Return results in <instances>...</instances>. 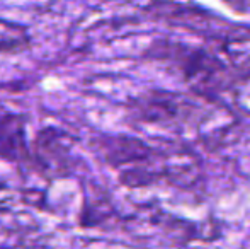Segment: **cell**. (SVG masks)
<instances>
[{
  "label": "cell",
  "mask_w": 250,
  "mask_h": 249,
  "mask_svg": "<svg viewBox=\"0 0 250 249\" xmlns=\"http://www.w3.org/2000/svg\"><path fill=\"white\" fill-rule=\"evenodd\" d=\"M27 121L24 113H0V160L27 167L31 160V143L27 142Z\"/></svg>",
  "instance_id": "6"
},
{
  "label": "cell",
  "mask_w": 250,
  "mask_h": 249,
  "mask_svg": "<svg viewBox=\"0 0 250 249\" xmlns=\"http://www.w3.org/2000/svg\"><path fill=\"white\" fill-rule=\"evenodd\" d=\"M38 230L34 217L12 208H0V249H22Z\"/></svg>",
  "instance_id": "7"
},
{
  "label": "cell",
  "mask_w": 250,
  "mask_h": 249,
  "mask_svg": "<svg viewBox=\"0 0 250 249\" xmlns=\"http://www.w3.org/2000/svg\"><path fill=\"white\" fill-rule=\"evenodd\" d=\"M22 249H50V248H46V246H26Z\"/></svg>",
  "instance_id": "12"
},
{
  "label": "cell",
  "mask_w": 250,
  "mask_h": 249,
  "mask_svg": "<svg viewBox=\"0 0 250 249\" xmlns=\"http://www.w3.org/2000/svg\"><path fill=\"white\" fill-rule=\"evenodd\" d=\"M22 189L14 188L7 178H0V208H12V203L16 200H21Z\"/></svg>",
  "instance_id": "10"
},
{
  "label": "cell",
  "mask_w": 250,
  "mask_h": 249,
  "mask_svg": "<svg viewBox=\"0 0 250 249\" xmlns=\"http://www.w3.org/2000/svg\"><path fill=\"white\" fill-rule=\"evenodd\" d=\"M9 87H10V86H7V84H2V82H0V91H2V89H9Z\"/></svg>",
  "instance_id": "13"
},
{
  "label": "cell",
  "mask_w": 250,
  "mask_h": 249,
  "mask_svg": "<svg viewBox=\"0 0 250 249\" xmlns=\"http://www.w3.org/2000/svg\"><path fill=\"white\" fill-rule=\"evenodd\" d=\"M221 2H225L237 14H247L250 10V0H221Z\"/></svg>",
  "instance_id": "11"
},
{
  "label": "cell",
  "mask_w": 250,
  "mask_h": 249,
  "mask_svg": "<svg viewBox=\"0 0 250 249\" xmlns=\"http://www.w3.org/2000/svg\"><path fill=\"white\" fill-rule=\"evenodd\" d=\"M142 58L164 63L192 92L209 101H220L223 94L233 92L238 75L237 67H230L206 48L170 38L153 40Z\"/></svg>",
  "instance_id": "1"
},
{
  "label": "cell",
  "mask_w": 250,
  "mask_h": 249,
  "mask_svg": "<svg viewBox=\"0 0 250 249\" xmlns=\"http://www.w3.org/2000/svg\"><path fill=\"white\" fill-rule=\"evenodd\" d=\"M89 145L94 156L112 169H118V167L128 169V167L148 164L158 156L150 143L129 135L101 133L90 138Z\"/></svg>",
  "instance_id": "5"
},
{
  "label": "cell",
  "mask_w": 250,
  "mask_h": 249,
  "mask_svg": "<svg viewBox=\"0 0 250 249\" xmlns=\"http://www.w3.org/2000/svg\"><path fill=\"white\" fill-rule=\"evenodd\" d=\"M116 215L114 205L109 202V198L101 191V188L94 186L92 191L83 193L82 206H80L77 224L82 229H102L111 222V219Z\"/></svg>",
  "instance_id": "8"
},
{
  "label": "cell",
  "mask_w": 250,
  "mask_h": 249,
  "mask_svg": "<svg viewBox=\"0 0 250 249\" xmlns=\"http://www.w3.org/2000/svg\"><path fill=\"white\" fill-rule=\"evenodd\" d=\"M29 46L31 36L26 27L0 19V55H19Z\"/></svg>",
  "instance_id": "9"
},
{
  "label": "cell",
  "mask_w": 250,
  "mask_h": 249,
  "mask_svg": "<svg viewBox=\"0 0 250 249\" xmlns=\"http://www.w3.org/2000/svg\"><path fill=\"white\" fill-rule=\"evenodd\" d=\"M77 140L68 132L55 125L38 130L31 142V169L44 181H60L72 176L79 159L75 157Z\"/></svg>",
  "instance_id": "4"
},
{
  "label": "cell",
  "mask_w": 250,
  "mask_h": 249,
  "mask_svg": "<svg viewBox=\"0 0 250 249\" xmlns=\"http://www.w3.org/2000/svg\"><path fill=\"white\" fill-rule=\"evenodd\" d=\"M145 12L150 14L153 19L165 21L168 24H179L199 36L211 41H220L225 46L231 43L250 41V27L231 24L196 5H182L172 0H151L145 7Z\"/></svg>",
  "instance_id": "2"
},
{
  "label": "cell",
  "mask_w": 250,
  "mask_h": 249,
  "mask_svg": "<svg viewBox=\"0 0 250 249\" xmlns=\"http://www.w3.org/2000/svg\"><path fill=\"white\" fill-rule=\"evenodd\" d=\"M126 118L142 125H189L203 118V110L184 94L165 89H148L131 97L125 106Z\"/></svg>",
  "instance_id": "3"
}]
</instances>
